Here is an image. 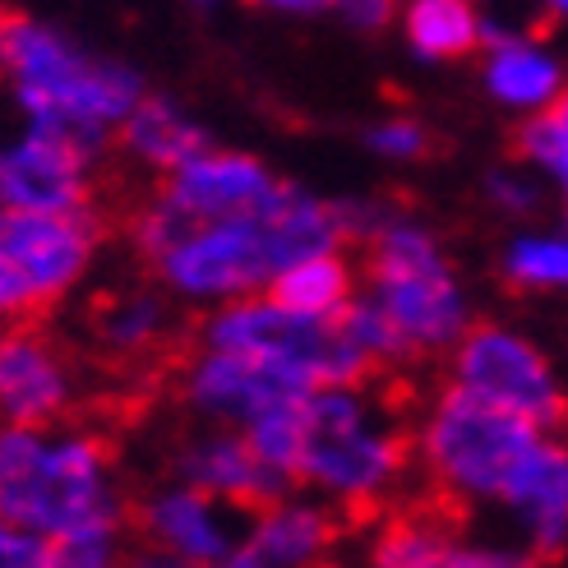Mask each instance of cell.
<instances>
[{
    "mask_svg": "<svg viewBox=\"0 0 568 568\" xmlns=\"http://www.w3.org/2000/svg\"><path fill=\"white\" fill-rule=\"evenodd\" d=\"M365 144L388 162H416V158L430 153V134H425V125L397 116V121H379L371 134H365Z\"/></svg>",
    "mask_w": 568,
    "mask_h": 568,
    "instance_id": "4316f807",
    "label": "cell"
},
{
    "mask_svg": "<svg viewBox=\"0 0 568 568\" xmlns=\"http://www.w3.org/2000/svg\"><path fill=\"white\" fill-rule=\"evenodd\" d=\"M42 550L47 541L38 531H28L0 514V568H42Z\"/></svg>",
    "mask_w": 568,
    "mask_h": 568,
    "instance_id": "f1b7e54d",
    "label": "cell"
},
{
    "mask_svg": "<svg viewBox=\"0 0 568 568\" xmlns=\"http://www.w3.org/2000/svg\"><path fill=\"white\" fill-rule=\"evenodd\" d=\"M550 6H555L559 14H568V0H550Z\"/></svg>",
    "mask_w": 568,
    "mask_h": 568,
    "instance_id": "836d02e7",
    "label": "cell"
},
{
    "mask_svg": "<svg viewBox=\"0 0 568 568\" xmlns=\"http://www.w3.org/2000/svg\"><path fill=\"white\" fill-rule=\"evenodd\" d=\"M125 527H93L47 541L42 568H125Z\"/></svg>",
    "mask_w": 568,
    "mask_h": 568,
    "instance_id": "d4e9b609",
    "label": "cell"
},
{
    "mask_svg": "<svg viewBox=\"0 0 568 568\" xmlns=\"http://www.w3.org/2000/svg\"><path fill=\"white\" fill-rule=\"evenodd\" d=\"M116 139H121L130 162H139L144 172H158V176L176 172L181 162H190L194 153L209 149V134L199 130V121H190L176 102L149 98V93L134 102V111L121 121Z\"/></svg>",
    "mask_w": 568,
    "mask_h": 568,
    "instance_id": "ac0fdd59",
    "label": "cell"
},
{
    "mask_svg": "<svg viewBox=\"0 0 568 568\" xmlns=\"http://www.w3.org/2000/svg\"><path fill=\"white\" fill-rule=\"evenodd\" d=\"M416 444L365 384H324L301 403V448L292 486H305L337 514L379 508L412 471Z\"/></svg>",
    "mask_w": 568,
    "mask_h": 568,
    "instance_id": "277c9868",
    "label": "cell"
},
{
    "mask_svg": "<svg viewBox=\"0 0 568 568\" xmlns=\"http://www.w3.org/2000/svg\"><path fill=\"white\" fill-rule=\"evenodd\" d=\"M172 476L245 508V514L292 490V480L264 463V453L250 444L245 430H236V425H204V420H199L194 435H185L172 448Z\"/></svg>",
    "mask_w": 568,
    "mask_h": 568,
    "instance_id": "2e32d148",
    "label": "cell"
},
{
    "mask_svg": "<svg viewBox=\"0 0 568 568\" xmlns=\"http://www.w3.org/2000/svg\"><path fill=\"white\" fill-rule=\"evenodd\" d=\"M343 541V518L320 495H277L245 518L241 546L217 568H324Z\"/></svg>",
    "mask_w": 568,
    "mask_h": 568,
    "instance_id": "9a60e30c",
    "label": "cell"
},
{
    "mask_svg": "<svg viewBox=\"0 0 568 568\" xmlns=\"http://www.w3.org/2000/svg\"><path fill=\"white\" fill-rule=\"evenodd\" d=\"M324 6H333L337 14H343L347 23H356V28H379L393 14V0H324Z\"/></svg>",
    "mask_w": 568,
    "mask_h": 568,
    "instance_id": "4dcf8cb0",
    "label": "cell"
},
{
    "mask_svg": "<svg viewBox=\"0 0 568 568\" xmlns=\"http://www.w3.org/2000/svg\"><path fill=\"white\" fill-rule=\"evenodd\" d=\"M102 149L83 139L23 121L14 139L0 144V209H93Z\"/></svg>",
    "mask_w": 568,
    "mask_h": 568,
    "instance_id": "30bf717a",
    "label": "cell"
},
{
    "mask_svg": "<svg viewBox=\"0 0 568 568\" xmlns=\"http://www.w3.org/2000/svg\"><path fill=\"white\" fill-rule=\"evenodd\" d=\"M453 550H458L453 527L435 514L412 508V514H393L375 523V531L361 541L352 568H448Z\"/></svg>",
    "mask_w": 568,
    "mask_h": 568,
    "instance_id": "d6986e66",
    "label": "cell"
},
{
    "mask_svg": "<svg viewBox=\"0 0 568 568\" xmlns=\"http://www.w3.org/2000/svg\"><path fill=\"white\" fill-rule=\"evenodd\" d=\"M125 568H209V564H190V559L166 555V550H158V546H134V550L125 555Z\"/></svg>",
    "mask_w": 568,
    "mask_h": 568,
    "instance_id": "1f68e13d",
    "label": "cell"
},
{
    "mask_svg": "<svg viewBox=\"0 0 568 568\" xmlns=\"http://www.w3.org/2000/svg\"><path fill=\"white\" fill-rule=\"evenodd\" d=\"M486 194H490L495 209L514 213V217H527L536 204H541V190H536L527 176H518V172H495V176L486 181Z\"/></svg>",
    "mask_w": 568,
    "mask_h": 568,
    "instance_id": "f546056e",
    "label": "cell"
},
{
    "mask_svg": "<svg viewBox=\"0 0 568 568\" xmlns=\"http://www.w3.org/2000/svg\"><path fill=\"white\" fill-rule=\"evenodd\" d=\"M499 277L527 296L568 292V232H518L499 254Z\"/></svg>",
    "mask_w": 568,
    "mask_h": 568,
    "instance_id": "7402d4cb",
    "label": "cell"
},
{
    "mask_svg": "<svg viewBox=\"0 0 568 568\" xmlns=\"http://www.w3.org/2000/svg\"><path fill=\"white\" fill-rule=\"evenodd\" d=\"M407 38L430 61H463L480 42V19L471 0H412Z\"/></svg>",
    "mask_w": 568,
    "mask_h": 568,
    "instance_id": "603a6c76",
    "label": "cell"
},
{
    "mask_svg": "<svg viewBox=\"0 0 568 568\" xmlns=\"http://www.w3.org/2000/svg\"><path fill=\"white\" fill-rule=\"evenodd\" d=\"M361 292V268L347 260L343 250H320L305 254V260L287 264L273 282L268 296L301 310V315H343L347 301Z\"/></svg>",
    "mask_w": 568,
    "mask_h": 568,
    "instance_id": "ffe728a7",
    "label": "cell"
},
{
    "mask_svg": "<svg viewBox=\"0 0 568 568\" xmlns=\"http://www.w3.org/2000/svg\"><path fill=\"white\" fill-rule=\"evenodd\" d=\"M559 185H564V209H568V176H564V181H559Z\"/></svg>",
    "mask_w": 568,
    "mask_h": 568,
    "instance_id": "e575fe53",
    "label": "cell"
},
{
    "mask_svg": "<svg viewBox=\"0 0 568 568\" xmlns=\"http://www.w3.org/2000/svg\"><path fill=\"white\" fill-rule=\"evenodd\" d=\"M102 254L93 209H0V328L42 324L61 310Z\"/></svg>",
    "mask_w": 568,
    "mask_h": 568,
    "instance_id": "ba28073f",
    "label": "cell"
},
{
    "mask_svg": "<svg viewBox=\"0 0 568 568\" xmlns=\"http://www.w3.org/2000/svg\"><path fill=\"white\" fill-rule=\"evenodd\" d=\"M541 425L480 403L476 393L444 384L416 425V458L430 486L453 504L495 508L508 471L536 444Z\"/></svg>",
    "mask_w": 568,
    "mask_h": 568,
    "instance_id": "8992f818",
    "label": "cell"
},
{
    "mask_svg": "<svg viewBox=\"0 0 568 568\" xmlns=\"http://www.w3.org/2000/svg\"><path fill=\"white\" fill-rule=\"evenodd\" d=\"M514 149L523 162L541 166V172H550L555 181L568 176V89L550 106L531 111V116L518 125Z\"/></svg>",
    "mask_w": 568,
    "mask_h": 568,
    "instance_id": "cb8c5ba5",
    "label": "cell"
},
{
    "mask_svg": "<svg viewBox=\"0 0 568 568\" xmlns=\"http://www.w3.org/2000/svg\"><path fill=\"white\" fill-rule=\"evenodd\" d=\"M245 518H250L245 508L199 490L181 476L153 486L130 508V523L144 546H158L166 555H181L190 564H209V568H217L241 546Z\"/></svg>",
    "mask_w": 568,
    "mask_h": 568,
    "instance_id": "4fadbf2b",
    "label": "cell"
},
{
    "mask_svg": "<svg viewBox=\"0 0 568 568\" xmlns=\"http://www.w3.org/2000/svg\"><path fill=\"white\" fill-rule=\"evenodd\" d=\"M495 508L518 527V541L531 559L568 555V439L559 430L536 435L508 471Z\"/></svg>",
    "mask_w": 568,
    "mask_h": 568,
    "instance_id": "5bb4252c",
    "label": "cell"
},
{
    "mask_svg": "<svg viewBox=\"0 0 568 568\" xmlns=\"http://www.w3.org/2000/svg\"><path fill=\"white\" fill-rule=\"evenodd\" d=\"M176 393H181V407L194 420L245 430L250 420H260L277 403H292V397H301L310 388L260 356L194 343V352L185 356L181 375H176Z\"/></svg>",
    "mask_w": 568,
    "mask_h": 568,
    "instance_id": "8fae6325",
    "label": "cell"
},
{
    "mask_svg": "<svg viewBox=\"0 0 568 568\" xmlns=\"http://www.w3.org/2000/svg\"><path fill=\"white\" fill-rule=\"evenodd\" d=\"M79 397L83 379L61 337L38 324L0 328V425L70 420Z\"/></svg>",
    "mask_w": 568,
    "mask_h": 568,
    "instance_id": "7c38bea8",
    "label": "cell"
},
{
    "mask_svg": "<svg viewBox=\"0 0 568 568\" xmlns=\"http://www.w3.org/2000/svg\"><path fill=\"white\" fill-rule=\"evenodd\" d=\"M199 343L245 352L277 365L282 375L301 379L305 388L324 384H365L375 375L371 356L356 347V337L343 328V320L328 315H301V310L273 301L268 292H254L241 301L213 305L199 320Z\"/></svg>",
    "mask_w": 568,
    "mask_h": 568,
    "instance_id": "52a82bcc",
    "label": "cell"
},
{
    "mask_svg": "<svg viewBox=\"0 0 568 568\" xmlns=\"http://www.w3.org/2000/svg\"><path fill=\"white\" fill-rule=\"evenodd\" d=\"M254 6H273V10H296V14H305V10H320L324 0H254Z\"/></svg>",
    "mask_w": 568,
    "mask_h": 568,
    "instance_id": "d6a6232c",
    "label": "cell"
},
{
    "mask_svg": "<svg viewBox=\"0 0 568 568\" xmlns=\"http://www.w3.org/2000/svg\"><path fill=\"white\" fill-rule=\"evenodd\" d=\"M301 403H305V393L292 397V403H277L273 412H264L260 420H250V425H245L250 444L260 448V453H264V463L277 467L287 480H292L296 448H301Z\"/></svg>",
    "mask_w": 568,
    "mask_h": 568,
    "instance_id": "484cf974",
    "label": "cell"
},
{
    "mask_svg": "<svg viewBox=\"0 0 568 568\" xmlns=\"http://www.w3.org/2000/svg\"><path fill=\"white\" fill-rule=\"evenodd\" d=\"M486 89L495 102L514 106V111H541L564 93V70L550 51L531 47L523 38L514 42H495V55L486 61Z\"/></svg>",
    "mask_w": 568,
    "mask_h": 568,
    "instance_id": "44dd1931",
    "label": "cell"
},
{
    "mask_svg": "<svg viewBox=\"0 0 568 568\" xmlns=\"http://www.w3.org/2000/svg\"><path fill=\"white\" fill-rule=\"evenodd\" d=\"M0 79L23 121L55 125L93 149H106L144 98V79L130 65L89 55L65 33L10 6H0Z\"/></svg>",
    "mask_w": 568,
    "mask_h": 568,
    "instance_id": "3957f363",
    "label": "cell"
},
{
    "mask_svg": "<svg viewBox=\"0 0 568 568\" xmlns=\"http://www.w3.org/2000/svg\"><path fill=\"white\" fill-rule=\"evenodd\" d=\"M361 296L371 301L412 361L448 356L471 328L467 282L453 268L444 241L412 213L384 209L365 236Z\"/></svg>",
    "mask_w": 568,
    "mask_h": 568,
    "instance_id": "5b68a950",
    "label": "cell"
},
{
    "mask_svg": "<svg viewBox=\"0 0 568 568\" xmlns=\"http://www.w3.org/2000/svg\"><path fill=\"white\" fill-rule=\"evenodd\" d=\"M93 343L111 361H149L176 333V301L162 287H121L93 305Z\"/></svg>",
    "mask_w": 568,
    "mask_h": 568,
    "instance_id": "e0dca14e",
    "label": "cell"
},
{
    "mask_svg": "<svg viewBox=\"0 0 568 568\" xmlns=\"http://www.w3.org/2000/svg\"><path fill=\"white\" fill-rule=\"evenodd\" d=\"M448 384L541 425V430H559L568 416V388L555 361L531 333L514 324H471L448 347Z\"/></svg>",
    "mask_w": 568,
    "mask_h": 568,
    "instance_id": "9c48e42d",
    "label": "cell"
},
{
    "mask_svg": "<svg viewBox=\"0 0 568 568\" xmlns=\"http://www.w3.org/2000/svg\"><path fill=\"white\" fill-rule=\"evenodd\" d=\"M0 514L42 541L125 527L130 499L111 444L74 420L0 425Z\"/></svg>",
    "mask_w": 568,
    "mask_h": 568,
    "instance_id": "7a4b0ae2",
    "label": "cell"
},
{
    "mask_svg": "<svg viewBox=\"0 0 568 568\" xmlns=\"http://www.w3.org/2000/svg\"><path fill=\"white\" fill-rule=\"evenodd\" d=\"M347 241V209L287 181L264 213L176 226V236L144 264L176 305L213 310L268 292V282L287 264L320 250H343Z\"/></svg>",
    "mask_w": 568,
    "mask_h": 568,
    "instance_id": "6da1fadb",
    "label": "cell"
},
{
    "mask_svg": "<svg viewBox=\"0 0 568 568\" xmlns=\"http://www.w3.org/2000/svg\"><path fill=\"white\" fill-rule=\"evenodd\" d=\"M199 6H213V0H199Z\"/></svg>",
    "mask_w": 568,
    "mask_h": 568,
    "instance_id": "d590c367",
    "label": "cell"
},
{
    "mask_svg": "<svg viewBox=\"0 0 568 568\" xmlns=\"http://www.w3.org/2000/svg\"><path fill=\"white\" fill-rule=\"evenodd\" d=\"M536 559L523 546H504V541H458L448 568H531Z\"/></svg>",
    "mask_w": 568,
    "mask_h": 568,
    "instance_id": "83f0119b",
    "label": "cell"
}]
</instances>
